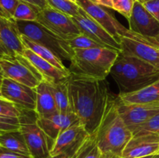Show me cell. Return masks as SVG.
I'll return each mask as SVG.
<instances>
[{"instance_id": "obj_16", "label": "cell", "mask_w": 159, "mask_h": 158, "mask_svg": "<svg viewBox=\"0 0 159 158\" xmlns=\"http://www.w3.org/2000/svg\"><path fill=\"white\" fill-rule=\"evenodd\" d=\"M159 153V135L134 136L124 149L121 158H138Z\"/></svg>"}, {"instance_id": "obj_31", "label": "cell", "mask_w": 159, "mask_h": 158, "mask_svg": "<svg viewBox=\"0 0 159 158\" xmlns=\"http://www.w3.org/2000/svg\"><path fill=\"white\" fill-rule=\"evenodd\" d=\"M20 109L19 106L7 100L2 96H0V114L12 117H19L20 115Z\"/></svg>"}, {"instance_id": "obj_29", "label": "cell", "mask_w": 159, "mask_h": 158, "mask_svg": "<svg viewBox=\"0 0 159 158\" xmlns=\"http://www.w3.org/2000/svg\"><path fill=\"white\" fill-rule=\"evenodd\" d=\"M143 134L159 135V113L133 131V136Z\"/></svg>"}, {"instance_id": "obj_34", "label": "cell", "mask_w": 159, "mask_h": 158, "mask_svg": "<svg viewBox=\"0 0 159 158\" xmlns=\"http://www.w3.org/2000/svg\"><path fill=\"white\" fill-rule=\"evenodd\" d=\"M85 139H84L82 141H81V142L79 143H78L77 145L75 146V147H73V148H71V150H68V151L65 152V153H61V154L56 155V156H50L48 158H76V156H77L78 154H79V151H80L81 148H82V144H83V142L84 140H85Z\"/></svg>"}, {"instance_id": "obj_38", "label": "cell", "mask_w": 159, "mask_h": 158, "mask_svg": "<svg viewBox=\"0 0 159 158\" xmlns=\"http://www.w3.org/2000/svg\"><path fill=\"white\" fill-rule=\"evenodd\" d=\"M89 1L95 3V4L99 5V6L110 8V9H113V2H112V0H89Z\"/></svg>"}, {"instance_id": "obj_11", "label": "cell", "mask_w": 159, "mask_h": 158, "mask_svg": "<svg viewBox=\"0 0 159 158\" xmlns=\"http://www.w3.org/2000/svg\"><path fill=\"white\" fill-rule=\"evenodd\" d=\"M72 20L82 34L87 36L105 47L121 51L120 43L97 22L87 15L83 9L81 10L80 15L73 16Z\"/></svg>"}, {"instance_id": "obj_43", "label": "cell", "mask_w": 159, "mask_h": 158, "mask_svg": "<svg viewBox=\"0 0 159 158\" xmlns=\"http://www.w3.org/2000/svg\"><path fill=\"white\" fill-rule=\"evenodd\" d=\"M152 158H159V153H157V154H155Z\"/></svg>"}, {"instance_id": "obj_30", "label": "cell", "mask_w": 159, "mask_h": 158, "mask_svg": "<svg viewBox=\"0 0 159 158\" xmlns=\"http://www.w3.org/2000/svg\"><path fill=\"white\" fill-rule=\"evenodd\" d=\"M136 0H112L113 9L129 20L133 11Z\"/></svg>"}, {"instance_id": "obj_3", "label": "cell", "mask_w": 159, "mask_h": 158, "mask_svg": "<svg viewBox=\"0 0 159 158\" xmlns=\"http://www.w3.org/2000/svg\"><path fill=\"white\" fill-rule=\"evenodd\" d=\"M119 88V94L138 91L159 79V69L120 51L110 71Z\"/></svg>"}, {"instance_id": "obj_7", "label": "cell", "mask_w": 159, "mask_h": 158, "mask_svg": "<svg viewBox=\"0 0 159 158\" xmlns=\"http://www.w3.org/2000/svg\"><path fill=\"white\" fill-rule=\"evenodd\" d=\"M16 25L21 35L50 49L61 60H71L73 49L66 40L57 37L37 21H16Z\"/></svg>"}, {"instance_id": "obj_9", "label": "cell", "mask_w": 159, "mask_h": 158, "mask_svg": "<svg viewBox=\"0 0 159 158\" xmlns=\"http://www.w3.org/2000/svg\"><path fill=\"white\" fill-rule=\"evenodd\" d=\"M37 21L65 40L82 34L72 17L49 6L39 11Z\"/></svg>"}, {"instance_id": "obj_6", "label": "cell", "mask_w": 159, "mask_h": 158, "mask_svg": "<svg viewBox=\"0 0 159 158\" xmlns=\"http://www.w3.org/2000/svg\"><path fill=\"white\" fill-rule=\"evenodd\" d=\"M18 118L20 130L24 137L31 156L33 158L49 157L52 147L49 142L51 139L37 123L36 112L21 108Z\"/></svg>"}, {"instance_id": "obj_8", "label": "cell", "mask_w": 159, "mask_h": 158, "mask_svg": "<svg viewBox=\"0 0 159 158\" xmlns=\"http://www.w3.org/2000/svg\"><path fill=\"white\" fill-rule=\"evenodd\" d=\"M0 67L4 77L36 88L43 80L40 74L23 55L16 57H0Z\"/></svg>"}, {"instance_id": "obj_12", "label": "cell", "mask_w": 159, "mask_h": 158, "mask_svg": "<svg viewBox=\"0 0 159 158\" xmlns=\"http://www.w3.org/2000/svg\"><path fill=\"white\" fill-rule=\"evenodd\" d=\"M1 96L20 108L29 110H35L36 91L26 85L3 77L0 88Z\"/></svg>"}, {"instance_id": "obj_24", "label": "cell", "mask_w": 159, "mask_h": 158, "mask_svg": "<svg viewBox=\"0 0 159 158\" xmlns=\"http://www.w3.org/2000/svg\"><path fill=\"white\" fill-rule=\"evenodd\" d=\"M55 99L57 109L60 112H70L71 111L69 99L68 77L57 82H49Z\"/></svg>"}, {"instance_id": "obj_21", "label": "cell", "mask_w": 159, "mask_h": 158, "mask_svg": "<svg viewBox=\"0 0 159 158\" xmlns=\"http://www.w3.org/2000/svg\"><path fill=\"white\" fill-rule=\"evenodd\" d=\"M117 96L125 103H151L159 102V79L138 91L127 94H119Z\"/></svg>"}, {"instance_id": "obj_35", "label": "cell", "mask_w": 159, "mask_h": 158, "mask_svg": "<svg viewBox=\"0 0 159 158\" xmlns=\"http://www.w3.org/2000/svg\"><path fill=\"white\" fill-rule=\"evenodd\" d=\"M0 158H33L30 155L17 153L0 146Z\"/></svg>"}, {"instance_id": "obj_41", "label": "cell", "mask_w": 159, "mask_h": 158, "mask_svg": "<svg viewBox=\"0 0 159 158\" xmlns=\"http://www.w3.org/2000/svg\"><path fill=\"white\" fill-rule=\"evenodd\" d=\"M3 74H2V73H0V88H1V83H2V81L3 79ZM0 96H1V94H0Z\"/></svg>"}, {"instance_id": "obj_27", "label": "cell", "mask_w": 159, "mask_h": 158, "mask_svg": "<svg viewBox=\"0 0 159 158\" xmlns=\"http://www.w3.org/2000/svg\"><path fill=\"white\" fill-rule=\"evenodd\" d=\"M46 2L51 8L65 12L71 17L80 15L82 10L77 3L70 0H46Z\"/></svg>"}, {"instance_id": "obj_33", "label": "cell", "mask_w": 159, "mask_h": 158, "mask_svg": "<svg viewBox=\"0 0 159 158\" xmlns=\"http://www.w3.org/2000/svg\"><path fill=\"white\" fill-rule=\"evenodd\" d=\"M19 2L20 0H0V15L6 19H13Z\"/></svg>"}, {"instance_id": "obj_32", "label": "cell", "mask_w": 159, "mask_h": 158, "mask_svg": "<svg viewBox=\"0 0 159 158\" xmlns=\"http://www.w3.org/2000/svg\"><path fill=\"white\" fill-rule=\"evenodd\" d=\"M17 129H20V121L18 117L0 114V133Z\"/></svg>"}, {"instance_id": "obj_39", "label": "cell", "mask_w": 159, "mask_h": 158, "mask_svg": "<svg viewBox=\"0 0 159 158\" xmlns=\"http://www.w3.org/2000/svg\"><path fill=\"white\" fill-rule=\"evenodd\" d=\"M0 57H9L7 51L2 43L1 40H0Z\"/></svg>"}, {"instance_id": "obj_20", "label": "cell", "mask_w": 159, "mask_h": 158, "mask_svg": "<svg viewBox=\"0 0 159 158\" xmlns=\"http://www.w3.org/2000/svg\"><path fill=\"white\" fill-rule=\"evenodd\" d=\"M36 91V108L34 111L38 116H45L58 112L55 99L48 81L42 80Z\"/></svg>"}, {"instance_id": "obj_19", "label": "cell", "mask_w": 159, "mask_h": 158, "mask_svg": "<svg viewBox=\"0 0 159 158\" xmlns=\"http://www.w3.org/2000/svg\"><path fill=\"white\" fill-rule=\"evenodd\" d=\"M23 56L33 65L37 72L41 75L43 80L48 82H57L66 78L71 74L70 72H65L56 68L55 66L37 55L31 50L25 48Z\"/></svg>"}, {"instance_id": "obj_14", "label": "cell", "mask_w": 159, "mask_h": 158, "mask_svg": "<svg viewBox=\"0 0 159 158\" xmlns=\"http://www.w3.org/2000/svg\"><path fill=\"white\" fill-rule=\"evenodd\" d=\"M79 122L73 112L67 113L57 112L48 116H37V123L53 143L61 133Z\"/></svg>"}, {"instance_id": "obj_36", "label": "cell", "mask_w": 159, "mask_h": 158, "mask_svg": "<svg viewBox=\"0 0 159 158\" xmlns=\"http://www.w3.org/2000/svg\"><path fill=\"white\" fill-rule=\"evenodd\" d=\"M142 5L158 21H159V0H152Z\"/></svg>"}, {"instance_id": "obj_5", "label": "cell", "mask_w": 159, "mask_h": 158, "mask_svg": "<svg viewBox=\"0 0 159 158\" xmlns=\"http://www.w3.org/2000/svg\"><path fill=\"white\" fill-rule=\"evenodd\" d=\"M76 3L85 11L87 15L97 22L119 43L121 37H127L159 47L158 38H149L133 32L129 28L123 26L103 6L95 4L89 0H76Z\"/></svg>"}, {"instance_id": "obj_15", "label": "cell", "mask_w": 159, "mask_h": 158, "mask_svg": "<svg viewBox=\"0 0 159 158\" xmlns=\"http://www.w3.org/2000/svg\"><path fill=\"white\" fill-rule=\"evenodd\" d=\"M0 40L9 57L23 55L26 46L14 19H6L0 15Z\"/></svg>"}, {"instance_id": "obj_45", "label": "cell", "mask_w": 159, "mask_h": 158, "mask_svg": "<svg viewBox=\"0 0 159 158\" xmlns=\"http://www.w3.org/2000/svg\"><path fill=\"white\" fill-rule=\"evenodd\" d=\"M0 73H2V68H1V67H0Z\"/></svg>"}, {"instance_id": "obj_1", "label": "cell", "mask_w": 159, "mask_h": 158, "mask_svg": "<svg viewBox=\"0 0 159 158\" xmlns=\"http://www.w3.org/2000/svg\"><path fill=\"white\" fill-rule=\"evenodd\" d=\"M71 111L89 134L96 131L110 99L107 81L71 74L68 77Z\"/></svg>"}, {"instance_id": "obj_17", "label": "cell", "mask_w": 159, "mask_h": 158, "mask_svg": "<svg viewBox=\"0 0 159 158\" xmlns=\"http://www.w3.org/2000/svg\"><path fill=\"white\" fill-rule=\"evenodd\" d=\"M121 52L147 62L159 69V47L127 37L120 40Z\"/></svg>"}, {"instance_id": "obj_10", "label": "cell", "mask_w": 159, "mask_h": 158, "mask_svg": "<svg viewBox=\"0 0 159 158\" xmlns=\"http://www.w3.org/2000/svg\"><path fill=\"white\" fill-rule=\"evenodd\" d=\"M120 115L127 126L133 131L159 113V102L151 103H125L116 96Z\"/></svg>"}, {"instance_id": "obj_22", "label": "cell", "mask_w": 159, "mask_h": 158, "mask_svg": "<svg viewBox=\"0 0 159 158\" xmlns=\"http://www.w3.org/2000/svg\"><path fill=\"white\" fill-rule=\"evenodd\" d=\"M21 39L23 44L26 48L31 50L33 52L37 54V55L40 56V57H42L44 60H48V62L52 64L54 66H55L58 69L65 71V72H70L68 68H67L65 66L61 59L57 57L52 50L45 47L44 46L40 44V43H36V42L30 40L29 38H27V37L23 35H21Z\"/></svg>"}, {"instance_id": "obj_46", "label": "cell", "mask_w": 159, "mask_h": 158, "mask_svg": "<svg viewBox=\"0 0 159 158\" xmlns=\"http://www.w3.org/2000/svg\"><path fill=\"white\" fill-rule=\"evenodd\" d=\"M158 40H159V36H158Z\"/></svg>"}, {"instance_id": "obj_25", "label": "cell", "mask_w": 159, "mask_h": 158, "mask_svg": "<svg viewBox=\"0 0 159 158\" xmlns=\"http://www.w3.org/2000/svg\"><path fill=\"white\" fill-rule=\"evenodd\" d=\"M40 8L26 2L20 1L16 8L13 19L16 21H37Z\"/></svg>"}, {"instance_id": "obj_4", "label": "cell", "mask_w": 159, "mask_h": 158, "mask_svg": "<svg viewBox=\"0 0 159 158\" xmlns=\"http://www.w3.org/2000/svg\"><path fill=\"white\" fill-rule=\"evenodd\" d=\"M120 52L107 47L73 49L68 70L78 76L105 80Z\"/></svg>"}, {"instance_id": "obj_42", "label": "cell", "mask_w": 159, "mask_h": 158, "mask_svg": "<svg viewBox=\"0 0 159 158\" xmlns=\"http://www.w3.org/2000/svg\"><path fill=\"white\" fill-rule=\"evenodd\" d=\"M154 155H150V156H142V157H138V158H152Z\"/></svg>"}, {"instance_id": "obj_37", "label": "cell", "mask_w": 159, "mask_h": 158, "mask_svg": "<svg viewBox=\"0 0 159 158\" xmlns=\"http://www.w3.org/2000/svg\"><path fill=\"white\" fill-rule=\"evenodd\" d=\"M20 1L26 2L30 3L31 5H34V6L40 8V9H43L47 6H48L46 0H20Z\"/></svg>"}, {"instance_id": "obj_18", "label": "cell", "mask_w": 159, "mask_h": 158, "mask_svg": "<svg viewBox=\"0 0 159 158\" xmlns=\"http://www.w3.org/2000/svg\"><path fill=\"white\" fill-rule=\"evenodd\" d=\"M84 125L80 122L64 130L54 140L51 150V156H56L68 151L89 136Z\"/></svg>"}, {"instance_id": "obj_26", "label": "cell", "mask_w": 159, "mask_h": 158, "mask_svg": "<svg viewBox=\"0 0 159 158\" xmlns=\"http://www.w3.org/2000/svg\"><path fill=\"white\" fill-rule=\"evenodd\" d=\"M102 153L96 142L95 133L89 134L84 140L82 147L76 158H102Z\"/></svg>"}, {"instance_id": "obj_28", "label": "cell", "mask_w": 159, "mask_h": 158, "mask_svg": "<svg viewBox=\"0 0 159 158\" xmlns=\"http://www.w3.org/2000/svg\"><path fill=\"white\" fill-rule=\"evenodd\" d=\"M66 41L71 49H89V48L105 47L84 34H80V35L73 37Z\"/></svg>"}, {"instance_id": "obj_44", "label": "cell", "mask_w": 159, "mask_h": 158, "mask_svg": "<svg viewBox=\"0 0 159 158\" xmlns=\"http://www.w3.org/2000/svg\"><path fill=\"white\" fill-rule=\"evenodd\" d=\"M70 1L73 2H76V0H70Z\"/></svg>"}, {"instance_id": "obj_40", "label": "cell", "mask_w": 159, "mask_h": 158, "mask_svg": "<svg viewBox=\"0 0 159 158\" xmlns=\"http://www.w3.org/2000/svg\"><path fill=\"white\" fill-rule=\"evenodd\" d=\"M136 1L139 2L140 3H141V4H144V3L148 2H150V1H152V0H136Z\"/></svg>"}, {"instance_id": "obj_2", "label": "cell", "mask_w": 159, "mask_h": 158, "mask_svg": "<svg viewBox=\"0 0 159 158\" xmlns=\"http://www.w3.org/2000/svg\"><path fill=\"white\" fill-rule=\"evenodd\" d=\"M96 142L102 156H121L122 152L133 137L120 115L116 96L110 94L100 124L95 132Z\"/></svg>"}, {"instance_id": "obj_13", "label": "cell", "mask_w": 159, "mask_h": 158, "mask_svg": "<svg viewBox=\"0 0 159 158\" xmlns=\"http://www.w3.org/2000/svg\"><path fill=\"white\" fill-rule=\"evenodd\" d=\"M128 22L129 29L133 32L143 37L158 39L159 21L139 2H135Z\"/></svg>"}, {"instance_id": "obj_23", "label": "cell", "mask_w": 159, "mask_h": 158, "mask_svg": "<svg viewBox=\"0 0 159 158\" xmlns=\"http://www.w3.org/2000/svg\"><path fill=\"white\" fill-rule=\"evenodd\" d=\"M0 146L17 153L30 155L24 137L20 129L0 133Z\"/></svg>"}]
</instances>
